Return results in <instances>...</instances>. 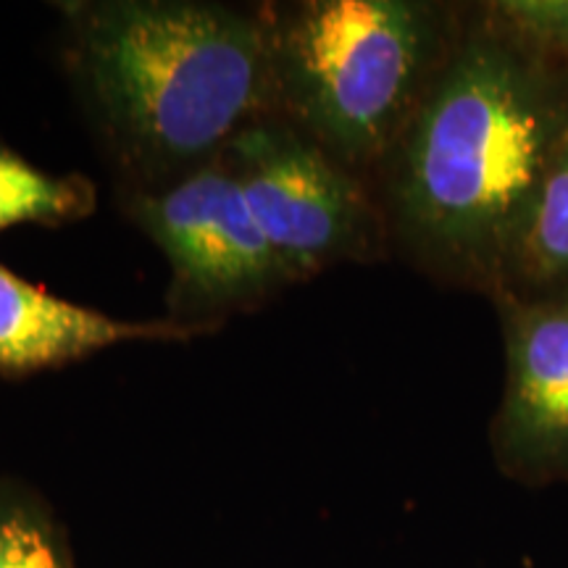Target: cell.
Masks as SVG:
<instances>
[{
	"instance_id": "obj_9",
	"label": "cell",
	"mask_w": 568,
	"mask_h": 568,
	"mask_svg": "<svg viewBox=\"0 0 568 568\" xmlns=\"http://www.w3.org/2000/svg\"><path fill=\"white\" fill-rule=\"evenodd\" d=\"M95 209V184L82 174H48L0 140V232L61 226Z\"/></svg>"
},
{
	"instance_id": "obj_5",
	"label": "cell",
	"mask_w": 568,
	"mask_h": 568,
	"mask_svg": "<svg viewBox=\"0 0 568 568\" xmlns=\"http://www.w3.org/2000/svg\"><path fill=\"white\" fill-rule=\"evenodd\" d=\"M130 216L172 264L174 322L203 329L290 284L222 159L161 187L134 190Z\"/></svg>"
},
{
	"instance_id": "obj_4",
	"label": "cell",
	"mask_w": 568,
	"mask_h": 568,
	"mask_svg": "<svg viewBox=\"0 0 568 568\" xmlns=\"http://www.w3.org/2000/svg\"><path fill=\"white\" fill-rule=\"evenodd\" d=\"M219 159L237 180L287 282L389 253L372 184L284 119L251 124Z\"/></svg>"
},
{
	"instance_id": "obj_2",
	"label": "cell",
	"mask_w": 568,
	"mask_h": 568,
	"mask_svg": "<svg viewBox=\"0 0 568 568\" xmlns=\"http://www.w3.org/2000/svg\"><path fill=\"white\" fill-rule=\"evenodd\" d=\"M67 61L116 161L153 190L274 113L261 11L187 0L61 3Z\"/></svg>"
},
{
	"instance_id": "obj_7",
	"label": "cell",
	"mask_w": 568,
	"mask_h": 568,
	"mask_svg": "<svg viewBox=\"0 0 568 568\" xmlns=\"http://www.w3.org/2000/svg\"><path fill=\"white\" fill-rule=\"evenodd\" d=\"M201 332L166 322H124L63 301L0 264V374L9 379L61 368L119 343H180Z\"/></svg>"
},
{
	"instance_id": "obj_3",
	"label": "cell",
	"mask_w": 568,
	"mask_h": 568,
	"mask_svg": "<svg viewBox=\"0 0 568 568\" xmlns=\"http://www.w3.org/2000/svg\"><path fill=\"white\" fill-rule=\"evenodd\" d=\"M466 3L301 0L261 9L274 113L372 184L456 45Z\"/></svg>"
},
{
	"instance_id": "obj_11",
	"label": "cell",
	"mask_w": 568,
	"mask_h": 568,
	"mask_svg": "<svg viewBox=\"0 0 568 568\" xmlns=\"http://www.w3.org/2000/svg\"><path fill=\"white\" fill-rule=\"evenodd\" d=\"M510 30L568 67V0H489Z\"/></svg>"
},
{
	"instance_id": "obj_8",
	"label": "cell",
	"mask_w": 568,
	"mask_h": 568,
	"mask_svg": "<svg viewBox=\"0 0 568 568\" xmlns=\"http://www.w3.org/2000/svg\"><path fill=\"white\" fill-rule=\"evenodd\" d=\"M489 301H568V138L539 184Z\"/></svg>"
},
{
	"instance_id": "obj_10",
	"label": "cell",
	"mask_w": 568,
	"mask_h": 568,
	"mask_svg": "<svg viewBox=\"0 0 568 568\" xmlns=\"http://www.w3.org/2000/svg\"><path fill=\"white\" fill-rule=\"evenodd\" d=\"M0 568H74L67 537L40 497L0 481Z\"/></svg>"
},
{
	"instance_id": "obj_1",
	"label": "cell",
	"mask_w": 568,
	"mask_h": 568,
	"mask_svg": "<svg viewBox=\"0 0 568 568\" xmlns=\"http://www.w3.org/2000/svg\"><path fill=\"white\" fill-rule=\"evenodd\" d=\"M568 138V67L493 11L464 27L374 174L389 251L439 284L487 297Z\"/></svg>"
},
{
	"instance_id": "obj_6",
	"label": "cell",
	"mask_w": 568,
	"mask_h": 568,
	"mask_svg": "<svg viewBox=\"0 0 568 568\" xmlns=\"http://www.w3.org/2000/svg\"><path fill=\"white\" fill-rule=\"evenodd\" d=\"M506 382L489 424L497 471L529 489L568 485V301H497Z\"/></svg>"
}]
</instances>
